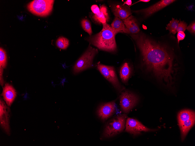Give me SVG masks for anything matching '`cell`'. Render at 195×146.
<instances>
[{"label": "cell", "mask_w": 195, "mask_h": 146, "mask_svg": "<svg viewBox=\"0 0 195 146\" xmlns=\"http://www.w3.org/2000/svg\"><path fill=\"white\" fill-rule=\"evenodd\" d=\"M131 36L139 49L147 71L167 85H172L178 71L173 64V52L166 46L142 32L132 34Z\"/></svg>", "instance_id": "obj_1"}, {"label": "cell", "mask_w": 195, "mask_h": 146, "mask_svg": "<svg viewBox=\"0 0 195 146\" xmlns=\"http://www.w3.org/2000/svg\"><path fill=\"white\" fill-rule=\"evenodd\" d=\"M102 30L99 33L90 36L87 40L99 49L110 52L117 50L115 37L119 32L113 29L107 22L102 24Z\"/></svg>", "instance_id": "obj_2"}, {"label": "cell", "mask_w": 195, "mask_h": 146, "mask_svg": "<svg viewBox=\"0 0 195 146\" xmlns=\"http://www.w3.org/2000/svg\"><path fill=\"white\" fill-rule=\"evenodd\" d=\"M127 116L125 114L118 115L107 124L103 133L105 138L112 137L122 132L125 128Z\"/></svg>", "instance_id": "obj_3"}, {"label": "cell", "mask_w": 195, "mask_h": 146, "mask_svg": "<svg viewBox=\"0 0 195 146\" xmlns=\"http://www.w3.org/2000/svg\"><path fill=\"white\" fill-rule=\"evenodd\" d=\"M98 53L97 49L92 48L90 45L79 58L74 65L73 73H78L93 66V60L96 54Z\"/></svg>", "instance_id": "obj_4"}, {"label": "cell", "mask_w": 195, "mask_h": 146, "mask_svg": "<svg viewBox=\"0 0 195 146\" xmlns=\"http://www.w3.org/2000/svg\"><path fill=\"white\" fill-rule=\"evenodd\" d=\"M54 1L53 0H34L28 4L27 8L33 14L41 17H45L51 12Z\"/></svg>", "instance_id": "obj_5"}, {"label": "cell", "mask_w": 195, "mask_h": 146, "mask_svg": "<svg viewBox=\"0 0 195 146\" xmlns=\"http://www.w3.org/2000/svg\"><path fill=\"white\" fill-rule=\"evenodd\" d=\"M97 67L101 74L114 87L120 92L124 89L119 82L114 69L113 66L104 65L98 63Z\"/></svg>", "instance_id": "obj_6"}, {"label": "cell", "mask_w": 195, "mask_h": 146, "mask_svg": "<svg viewBox=\"0 0 195 146\" xmlns=\"http://www.w3.org/2000/svg\"><path fill=\"white\" fill-rule=\"evenodd\" d=\"M137 97L127 90L122 92L120 96V105L121 110L125 113H128L137 104Z\"/></svg>", "instance_id": "obj_7"}, {"label": "cell", "mask_w": 195, "mask_h": 146, "mask_svg": "<svg viewBox=\"0 0 195 146\" xmlns=\"http://www.w3.org/2000/svg\"><path fill=\"white\" fill-rule=\"evenodd\" d=\"M156 129H149L137 120L128 118L126 120L125 131L134 136L140 134L142 132L155 131Z\"/></svg>", "instance_id": "obj_8"}, {"label": "cell", "mask_w": 195, "mask_h": 146, "mask_svg": "<svg viewBox=\"0 0 195 146\" xmlns=\"http://www.w3.org/2000/svg\"><path fill=\"white\" fill-rule=\"evenodd\" d=\"M115 101H113L102 104L97 111L98 116L104 121L113 115L116 111Z\"/></svg>", "instance_id": "obj_9"}, {"label": "cell", "mask_w": 195, "mask_h": 146, "mask_svg": "<svg viewBox=\"0 0 195 146\" xmlns=\"http://www.w3.org/2000/svg\"><path fill=\"white\" fill-rule=\"evenodd\" d=\"M9 108L6 105L1 98L0 101V125L6 133L9 135Z\"/></svg>", "instance_id": "obj_10"}, {"label": "cell", "mask_w": 195, "mask_h": 146, "mask_svg": "<svg viewBox=\"0 0 195 146\" xmlns=\"http://www.w3.org/2000/svg\"><path fill=\"white\" fill-rule=\"evenodd\" d=\"M175 1L174 0H162L147 8L133 12L136 13H141L144 15V17H147Z\"/></svg>", "instance_id": "obj_11"}, {"label": "cell", "mask_w": 195, "mask_h": 146, "mask_svg": "<svg viewBox=\"0 0 195 146\" xmlns=\"http://www.w3.org/2000/svg\"><path fill=\"white\" fill-rule=\"evenodd\" d=\"M100 9V11L96 14L90 13L89 16L94 23L101 24L108 22L109 20V16L107 7L104 4L102 5Z\"/></svg>", "instance_id": "obj_12"}, {"label": "cell", "mask_w": 195, "mask_h": 146, "mask_svg": "<svg viewBox=\"0 0 195 146\" xmlns=\"http://www.w3.org/2000/svg\"><path fill=\"white\" fill-rule=\"evenodd\" d=\"M111 8L115 17L123 20L128 17L132 13L130 7L123 4H113L111 6Z\"/></svg>", "instance_id": "obj_13"}, {"label": "cell", "mask_w": 195, "mask_h": 146, "mask_svg": "<svg viewBox=\"0 0 195 146\" xmlns=\"http://www.w3.org/2000/svg\"><path fill=\"white\" fill-rule=\"evenodd\" d=\"M2 95L7 105L10 106L16 96V92L12 85L6 83L3 88Z\"/></svg>", "instance_id": "obj_14"}, {"label": "cell", "mask_w": 195, "mask_h": 146, "mask_svg": "<svg viewBox=\"0 0 195 146\" xmlns=\"http://www.w3.org/2000/svg\"><path fill=\"white\" fill-rule=\"evenodd\" d=\"M123 23L130 33L135 34L139 33L140 29L137 20L133 15L123 20Z\"/></svg>", "instance_id": "obj_15"}, {"label": "cell", "mask_w": 195, "mask_h": 146, "mask_svg": "<svg viewBox=\"0 0 195 146\" xmlns=\"http://www.w3.org/2000/svg\"><path fill=\"white\" fill-rule=\"evenodd\" d=\"M195 118H191L179 123L180 129L181 139L183 141L190 129L194 124Z\"/></svg>", "instance_id": "obj_16"}, {"label": "cell", "mask_w": 195, "mask_h": 146, "mask_svg": "<svg viewBox=\"0 0 195 146\" xmlns=\"http://www.w3.org/2000/svg\"><path fill=\"white\" fill-rule=\"evenodd\" d=\"M132 70L128 63L125 62L122 65L119 71V75L122 82L126 84L131 74Z\"/></svg>", "instance_id": "obj_17"}, {"label": "cell", "mask_w": 195, "mask_h": 146, "mask_svg": "<svg viewBox=\"0 0 195 146\" xmlns=\"http://www.w3.org/2000/svg\"><path fill=\"white\" fill-rule=\"evenodd\" d=\"M112 28L119 32L130 34L125 25L123 20L118 17H115L111 24Z\"/></svg>", "instance_id": "obj_18"}, {"label": "cell", "mask_w": 195, "mask_h": 146, "mask_svg": "<svg viewBox=\"0 0 195 146\" xmlns=\"http://www.w3.org/2000/svg\"><path fill=\"white\" fill-rule=\"evenodd\" d=\"M195 118V112L190 110H184L180 112L178 115V122L180 123L185 120Z\"/></svg>", "instance_id": "obj_19"}, {"label": "cell", "mask_w": 195, "mask_h": 146, "mask_svg": "<svg viewBox=\"0 0 195 146\" xmlns=\"http://www.w3.org/2000/svg\"><path fill=\"white\" fill-rule=\"evenodd\" d=\"M179 20L172 18V20L170 22L166 27V30H168L174 34L177 32V28L179 23Z\"/></svg>", "instance_id": "obj_20"}, {"label": "cell", "mask_w": 195, "mask_h": 146, "mask_svg": "<svg viewBox=\"0 0 195 146\" xmlns=\"http://www.w3.org/2000/svg\"><path fill=\"white\" fill-rule=\"evenodd\" d=\"M57 47L62 49H66L69 45V41L66 38L61 36L58 38L56 41Z\"/></svg>", "instance_id": "obj_21"}, {"label": "cell", "mask_w": 195, "mask_h": 146, "mask_svg": "<svg viewBox=\"0 0 195 146\" xmlns=\"http://www.w3.org/2000/svg\"><path fill=\"white\" fill-rule=\"evenodd\" d=\"M81 24L83 29L90 36L92 34V31L90 22L86 19H84L81 20Z\"/></svg>", "instance_id": "obj_22"}, {"label": "cell", "mask_w": 195, "mask_h": 146, "mask_svg": "<svg viewBox=\"0 0 195 146\" xmlns=\"http://www.w3.org/2000/svg\"><path fill=\"white\" fill-rule=\"evenodd\" d=\"M7 64V56L6 51L2 48H0V67L6 68Z\"/></svg>", "instance_id": "obj_23"}, {"label": "cell", "mask_w": 195, "mask_h": 146, "mask_svg": "<svg viewBox=\"0 0 195 146\" xmlns=\"http://www.w3.org/2000/svg\"><path fill=\"white\" fill-rule=\"evenodd\" d=\"M187 27V24L184 21H181L180 20L179 23L177 32L180 31L184 32Z\"/></svg>", "instance_id": "obj_24"}, {"label": "cell", "mask_w": 195, "mask_h": 146, "mask_svg": "<svg viewBox=\"0 0 195 146\" xmlns=\"http://www.w3.org/2000/svg\"><path fill=\"white\" fill-rule=\"evenodd\" d=\"M189 32L192 34H195V22L194 21L191 23L187 27L186 29Z\"/></svg>", "instance_id": "obj_25"}, {"label": "cell", "mask_w": 195, "mask_h": 146, "mask_svg": "<svg viewBox=\"0 0 195 146\" xmlns=\"http://www.w3.org/2000/svg\"><path fill=\"white\" fill-rule=\"evenodd\" d=\"M185 34L184 32L180 31L178 32L177 35V38L178 43H179L180 41L183 40L185 38Z\"/></svg>", "instance_id": "obj_26"}, {"label": "cell", "mask_w": 195, "mask_h": 146, "mask_svg": "<svg viewBox=\"0 0 195 146\" xmlns=\"http://www.w3.org/2000/svg\"><path fill=\"white\" fill-rule=\"evenodd\" d=\"M91 10L93 13L96 14L100 11V8L96 5H93L91 7Z\"/></svg>", "instance_id": "obj_27"}, {"label": "cell", "mask_w": 195, "mask_h": 146, "mask_svg": "<svg viewBox=\"0 0 195 146\" xmlns=\"http://www.w3.org/2000/svg\"><path fill=\"white\" fill-rule=\"evenodd\" d=\"M3 68L0 67V84L1 86H3L4 81L3 77Z\"/></svg>", "instance_id": "obj_28"}, {"label": "cell", "mask_w": 195, "mask_h": 146, "mask_svg": "<svg viewBox=\"0 0 195 146\" xmlns=\"http://www.w3.org/2000/svg\"><path fill=\"white\" fill-rule=\"evenodd\" d=\"M123 4L129 6V7H130L132 5V1L131 0H126Z\"/></svg>", "instance_id": "obj_29"}, {"label": "cell", "mask_w": 195, "mask_h": 146, "mask_svg": "<svg viewBox=\"0 0 195 146\" xmlns=\"http://www.w3.org/2000/svg\"><path fill=\"white\" fill-rule=\"evenodd\" d=\"M149 1H150V0H140L138 1L135 3H134L132 4L131 6H132V5L138 2H149Z\"/></svg>", "instance_id": "obj_30"}]
</instances>
